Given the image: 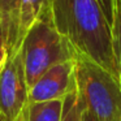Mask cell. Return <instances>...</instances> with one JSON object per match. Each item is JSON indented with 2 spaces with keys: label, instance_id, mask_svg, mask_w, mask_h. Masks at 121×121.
I'll list each match as a JSON object with an SVG mask.
<instances>
[{
  "label": "cell",
  "instance_id": "cell-1",
  "mask_svg": "<svg viewBox=\"0 0 121 121\" xmlns=\"http://www.w3.org/2000/svg\"><path fill=\"white\" fill-rule=\"evenodd\" d=\"M50 14L76 55L95 61L118 79L111 22L98 0H50Z\"/></svg>",
  "mask_w": 121,
  "mask_h": 121
},
{
  "label": "cell",
  "instance_id": "cell-7",
  "mask_svg": "<svg viewBox=\"0 0 121 121\" xmlns=\"http://www.w3.org/2000/svg\"><path fill=\"white\" fill-rule=\"evenodd\" d=\"M50 14V0H21L20 5V43L22 46L24 38L29 30Z\"/></svg>",
  "mask_w": 121,
  "mask_h": 121
},
{
  "label": "cell",
  "instance_id": "cell-5",
  "mask_svg": "<svg viewBox=\"0 0 121 121\" xmlns=\"http://www.w3.org/2000/svg\"><path fill=\"white\" fill-rule=\"evenodd\" d=\"M76 90V63L73 59L46 72L29 90V103L64 100Z\"/></svg>",
  "mask_w": 121,
  "mask_h": 121
},
{
  "label": "cell",
  "instance_id": "cell-6",
  "mask_svg": "<svg viewBox=\"0 0 121 121\" xmlns=\"http://www.w3.org/2000/svg\"><path fill=\"white\" fill-rule=\"evenodd\" d=\"M20 5L21 0H0V27L9 57L21 50L20 43Z\"/></svg>",
  "mask_w": 121,
  "mask_h": 121
},
{
  "label": "cell",
  "instance_id": "cell-10",
  "mask_svg": "<svg viewBox=\"0 0 121 121\" xmlns=\"http://www.w3.org/2000/svg\"><path fill=\"white\" fill-rule=\"evenodd\" d=\"M83 111L85 104L76 90L64 100V112L61 121H82Z\"/></svg>",
  "mask_w": 121,
  "mask_h": 121
},
{
  "label": "cell",
  "instance_id": "cell-14",
  "mask_svg": "<svg viewBox=\"0 0 121 121\" xmlns=\"http://www.w3.org/2000/svg\"><path fill=\"white\" fill-rule=\"evenodd\" d=\"M5 47V42H4V35L3 31H1V27H0V48Z\"/></svg>",
  "mask_w": 121,
  "mask_h": 121
},
{
  "label": "cell",
  "instance_id": "cell-15",
  "mask_svg": "<svg viewBox=\"0 0 121 121\" xmlns=\"http://www.w3.org/2000/svg\"><path fill=\"white\" fill-rule=\"evenodd\" d=\"M26 109H27V108H26ZM17 121H27V117H26V111H25V112L22 113V116H21V117H20Z\"/></svg>",
  "mask_w": 121,
  "mask_h": 121
},
{
  "label": "cell",
  "instance_id": "cell-9",
  "mask_svg": "<svg viewBox=\"0 0 121 121\" xmlns=\"http://www.w3.org/2000/svg\"><path fill=\"white\" fill-rule=\"evenodd\" d=\"M111 33H112L113 53H115L116 64L118 69V79L121 83V0H115V4H113Z\"/></svg>",
  "mask_w": 121,
  "mask_h": 121
},
{
  "label": "cell",
  "instance_id": "cell-4",
  "mask_svg": "<svg viewBox=\"0 0 121 121\" xmlns=\"http://www.w3.org/2000/svg\"><path fill=\"white\" fill-rule=\"evenodd\" d=\"M29 105V86L25 77L21 50L11 56L0 76V116L17 121Z\"/></svg>",
  "mask_w": 121,
  "mask_h": 121
},
{
  "label": "cell",
  "instance_id": "cell-13",
  "mask_svg": "<svg viewBox=\"0 0 121 121\" xmlns=\"http://www.w3.org/2000/svg\"><path fill=\"white\" fill-rule=\"evenodd\" d=\"M82 121H99V120H98L90 111H87L86 108H85L83 113H82Z\"/></svg>",
  "mask_w": 121,
  "mask_h": 121
},
{
  "label": "cell",
  "instance_id": "cell-8",
  "mask_svg": "<svg viewBox=\"0 0 121 121\" xmlns=\"http://www.w3.org/2000/svg\"><path fill=\"white\" fill-rule=\"evenodd\" d=\"M64 100L29 103L26 109L27 121H61L64 112Z\"/></svg>",
  "mask_w": 121,
  "mask_h": 121
},
{
  "label": "cell",
  "instance_id": "cell-2",
  "mask_svg": "<svg viewBox=\"0 0 121 121\" xmlns=\"http://www.w3.org/2000/svg\"><path fill=\"white\" fill-rule=\"evenodd\" d=\"M77 92L99 121H121V83L104 68L76 55Z\"/></svg>",
  "mask_w": 121,
  "mask_h": 121
},
{
  "label": "cell",
  "instance_id": "cell-11",
  "mask_svg": "<svg viewBox=\"0 0 121 121\" xmlns=\"http://www.w3.org/2000/svg\"><path fill=\"white\" fill-rule=\"evenodd\" d=\"M100 8L103 9L105 17L108 18V21L112 22V14H113V4H115V0H98Z\"/></svg>",
  "mask_w": 121,
  "mask_h": 121
},
{
  "label": "cell",
  "instance_id": "cell-3",
  "mask_svg": "<svg viewBox=\"0 0 121 121\" xmlns=\"http://www.w3.org/2000/svg\"><path fill=\"white\" fill-rule=\"evenodd\" d=\"M21 55L29 90L47 70L76 57L70 43L53 26L51 16L38 21L29 30L22 42Z\"/></svg>",
  "mask_w": 121,
  "mask_h": 121
},
{
  "label": "cell",
  "instance_id": "cell-16",
  "mask_svg": "<svg viewBox=\"0 0 121 121\" xmlns=\"http://www.w3.org/2000/svg\"><path fill=\"white\" fill-rule=\"evenodd\" d=\"M0 121H3V118H1V116H0Z\"/></svg>",
  "mask_w": 121,
  "mask_h": 121
},
{
  "label": "cell",
  "instance_id": "cell-12",
  "mask_svg": "<svg viewBox=\"0 0 121 121\" xmlns=\"http://www.w3.org/2000/svg\"><path fill=\"white\" fill-rule=\"evenodd\" d=\"M8 60H9V53H8V50H7L5 47L0 48V76H1L3 70L5 69Z\"/></svg>",
  "mask_w": 121,
  "mask_h": 121
}]
</instances>
